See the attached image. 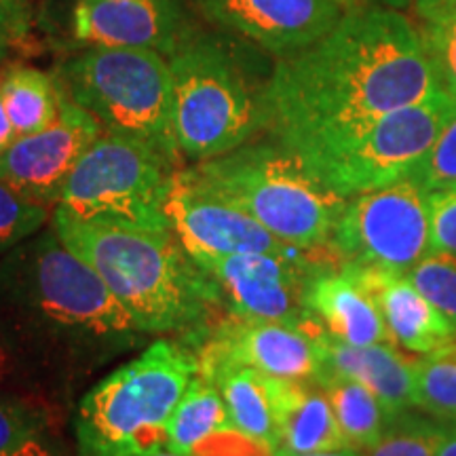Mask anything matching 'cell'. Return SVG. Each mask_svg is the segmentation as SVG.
Segmentation results:
<instances>
[{
  "label": "cell",
  "mask_w": 456,
  "mask_h": 456,
  "mask_svg": "<svg viewBox=\"0 0 456 456\" xmlns=\"http://www.w3.org/2000/svg\"><path fill=\"white\" fill-rule=\"evenodd\" d=\"M440 89L423 34L406 17L355 7L317 43L283 55L262 87V127L306 157Z\"/></svg>",
  "instance_id": "6da1fadb"
},
{
  "label": "cell",
  "mask_w": 456,
  "mask_h": 456,
  "mask_svg": "<svg viewBox=\"0 0 456 456\" xmlns=\"http://www.w3.org/2000/svg\"><path fill=\"white\" fill-rule=\"evenodd\" d=\"M146 336L51 226L0 260V342L45 391L70 395Z\"/></svg>",
  "instance_id": "7a4b0ae2"
},
{
  "label": "cell",
  "mask_w": 456,
  "mask_h": 456,
  "mask_svg": "<svg viewBox=\"0 0 456 456\" xmlns=\"http://www.w3.org/2000/svg\"><path fill=\"white\" fill-rule=\"evenodd\" d=\"M51 228L95 271L142 332L186 340L199 349L222 296L174 232L78 218L60 205Z\"/></svg>",
  "instance_id": "3957f363"
},
{
  "label": "cell",
  "mask_w": 456,
  "mask_h": 456,
  "mask_svg": "<svg viewBox=\"0 0 456 456\" xmlns=\"http://www.w3.org/2000/svg\"><path fill=\"white\" fill-rule=\"evenodd\" d=\"M199 374L191 342L159 338L85 393L77 410L78 456H118L167 446V423Z\"/></svg>",
  "instance_id": "277c9868"
},
{
  "label": "cell",
  "mask_w": 456,
  "mask_h": 456,
  "mask_svg": "<svg viewBox=\"0 0 456 456\" xmlns=\"http://www.w3.org/2000/svg\"><path fill=\"white\" fill-rule=\"evenodd\" d=\"M209 192L237 205L292 248L332 243L346 199L328 188L279 142L243 144L188 169Z\"/></svg>",
  "instance_id": "5b68a950"
},
{
  "label": "cell",
  "mask_w": 456,
  "mask_h": 456,
  "mask_svg": "<svg viewBox=\"0 0 456 456\" xmlns=\"http://www.w3.org/2000/svg\"><path fill=\"white\" fill-rule=\"evenodd\" d=\"M171 118L180 152L192 161L226 155L262 129V89L222 45L192 34L169 55Z\"/></svg>",
  "instance_id": "8992f818"
},
{
  "label": "cell",
  "mask_w": 456,
  "mask_h": 456,
  "mask_svg": "<svg viewBox=\"0 0 456 456\" xmlns=\"http://www.w3.org/2000/svg\"><path fill=\"white\" fill-rule=\"evenodd\" d=\"M61 89L106 131L157 148L175 165L169 61L151 49L94 47L61 70Z\"/></svg>",
  "instance_id": "52a82bcc"
},
{
  "label": "cell",
  "mask_w": 456,
  "mask_h": 456,
  "mask_svg": "<svg viewBox=\"0 0 456 456\" xmlns=\"http://www.w3.org/2000/svg\"><path fill=\"white\" fill-rule=\"evenodd\" d=\"M174 167L157 148L104 129L72 169L57 205L78 218L171 231Z\"/></svg>",
  "instance_id": "ba28073f"
},
{
  "label": "cell",
  "mask_w": 456,
  "mask_h": 456,
  "mask_svg": "<svg viewBox=\"0 0 456 456\" xmlns=\"http://www.w3.org/2000/svg\"><path fill=\"white\" fill-rule=\"evenodd\" d=\"M454 114L456 98L440 89L385 114L340 144L300 159L336 195L351 199L406 180Z\"/></svg>",
  "instance_id": "9c48e42d"
},
{
  "label": "cell",
  "mask_w": 456,
  "mask_h": 456,
  "mask_svg": "<svg viewBox=\"0 0 456 456\" xmlns=\"http://www.w3.org/2000/svg\"><path fill=\"white\" fill-rule=\"evenodd\" d=\"M332 245L351 265L406 277L431 249L429 192L406 178L346 199Z\"/></svg>",
  "instance_id": "30bf717a"
},
{
  "label": "cell",
  "mask_w": 456,
  "mask_h": 456,
  "mask_svg": "<svg viewBox=\"0 0 456 456\" xmlns=\"http://www.w3.org/2000/svg\"><path fill=\"white\" fill-rule=\"evenodd\" d=\"M197 265L218 285L222 305L232 315L305 326L306 285L317 269L305 249L292 254H235L197 258Z\"/></svg>",
  "instance_id": "8fae6325"
},
{
  "label": "cell",
  "mask_w": 456,
  "mask_h": 456,
  "mask_svg": "<svg viewBox=\"0 0 456 456\" xmlns=\"http://www.w3.org/2000/svg\"><path fill=\"white\" fill-rule=\"evenodd\" d=\"M315 330L313 317L305 326H294L231 313L199 345V372L245 366L275 379L317 380L323 372V355Z\"/></svg>",
  "instance_id": "7c38bea8"
},
{
  "label": "cell",
  "mask_w": 456,
  "mask_h": 456,
  "mask_svg": "<svg viewBox=\"0 0 456 456\" xmlns=\"http://www.w3.org/2000/svg\"><path fill=\"white\" fill-rule=\"evenodd\" d=\"M60 114L47 129L17 138L0 155V182L34 203H57L72 169L100 138L102 123L60 87Z\"/></svg>",
  "instance_id": "4fadbf2b"
},
{
  "label": "cell",
  "mask_w": 456,
  "mask_h": 456,
  "mask_svg": "<svg viewBox=\"0 0 456 456\" xmlns=\"http://www.w3.org/2000/svg\"><path fill=\"white\" fill-rule=\"evenodd\" d=\"M167 218L174 235L195 260L235 254H292L298 249L277 239L237 205L203 188L188 169H175Z\"/></svg>",
  "instance_id": "5bb4252c"
},
{
  "label": "cell",
  "mask_w": 456,
  "mask_h": 456,
  "mask_svg": "<svg viewBox=\"0 0 456 456\" xmlns=\"http://www.w3.org/2000/svg\"><path fill=\"white\" fill-rule=\"evenodd\" d=\"M209 21L273 53H294L323 38L345 15L340 0H195Z\"/></svg>",
  "instance_id": "9a60e30c"
},
{
  "label": "cell",
  "mask_w": 456,
  "mask_h": 456,
  "mask_svg": "<svg viewBox=\"0 0 456 456\" xmlns=\"http://www.w3.org/2000/svg\"><path fill=\"white\" fill-rule=\"evenodd\" d=\"M74 34L95 47L151 49L171 55L192 37L178 0H85Z\"/></svg>",
  "instance_id": "2e32d148"
},
{
  "label": "cell",
  "mask_w": 456,
  "mask_h": 456,
  "mask_svg": "<svg viewBox=\"0 0 456 456\" xmlns=\"http://www.w3.org/2000/svg\"><path fill=\"white\" fill-rule=\"evenodd\" d=\"M342 271L374 300L395 346L425 355L456 338L452 323L403 275L351 262H345Z\"/></svg>",
  "instance_id": "e0dca14e"
},
{
  "label": "cell",
  "mask_w": 456,
  "mask_h": 456,
  "mask_svg": "<svg viewBox=\"0 0 456 456\" xmlns=\"http://www.w3.org/2000/svg\"><path fill=\"white\" fill-rule=\"evenodd\" d=\"M306 311L332 338L368 346L391 342L383 315L366 289L345 271L317 269L306 285Z\"/></svg>",
  "instance_id": "ac0fdd59"
},
{
  "label": "cell",
  "mask_w": 456,
  "mask_h": 456,
  "mask_svg": "<svg viewBox=\"0 0 456 456\" xmlns=\"http://www.w3.org/2000/svg\"><path fill=\"white\" fill-rule=\"evenodd\" d=\"M315 332L322 346L323 372L349 376L366 385L383 403L389 420L414 406L412 362L399 355L395 345H346L323 332L319 323Z\"/></svg>",
  "instance_id": "d6986e66"
},
{
  "label": "cell",
  "mask_w": 456,
  "mask_h": 456,
  "mask_svg": "<svg viewBox=\"0 0 456 456\" xmlns=\"http://www.w3.org/2000/svg\"><path fill=\"white\" fill-rule=\"evenodd\" d=\"M277 450L285 456L349 448L317 380L275 379Z\"/></svg>",
  "instance_id": "ffe728a7"
},
{
  "label": "cell",
  "mask_w": 456,
  "mask_h": 456,
  "mask_svg": "<svg viewBox=\"0 0 456 456\" xmlns=\"http://www.w3.org/2000/svg\"><path fill=\"white\" fill-rule=\"evenodd\" d=\"M199 374L218 387L232 429L277 448L275 376L245 366H218Z\"/></svg>",
  "instance_id": "44dd1931"
},
{
  "label": "cell",
  "mask_w": 456,
  "mask_h": 456,
  "mask_svg": "<svg viewBox=\"0 0 456 456\" xmlns=\"http://www.w3.org/2000/svg\"><path fill=\"white\" fill-rule=\"evenodd\" d=\"M317 383L326 391L330 406L334 410V416L349 448L362 452L383 436L389 416H387L379 397L366 385L334 372H323L317 379Z\"/></svg>",
  "instance_id": "7402d4cb"
},
{
  "label": "cell",
  "mask_w": 456,
  "mask_h": 456,
  "mask_svg": "<svg viewBox=\"0 0 456 456\" xmlns=\"http://www.w3.org/2000/svg\"><path fill=\"white\" fill-rule=\"evenodd\" d=\"M231 429V419L218 387L197 374L167 423V448L192 456L214 433Z\"/></svg>",
  "instance_id": "603a6c76"
},
{
  "label": "cell",
  "mask_w": 456,
  "mask_h": 456,
  "mask_svg": "<svg viewBox=\"0 0 456 456\" xmlns=\"http://www.w3.org/2000/svg\"><path fill=\"white\" fill-rule=\"evenodd\" d=\"M0 95L17 138L47 129L60 114V85L34 68H9L0 78Z\"/></svg>",
  "instance_id": "cb8c5ba5"
},
{
  "label": "cell",
  "mask_w": 456,
  "mask_h": 456,
  "mask_svg": "<svg viewBox=\"0 0 456 456\" xmlns=\"http://www.w3.org/2000/svg\"><path fill=\"white\" fill-rule=\"evenodd\" d=\"M414 406L431 419L456 423V338L412 362Z\"/></svg>",
  "instance_id": "d4e9b609"
},
{
  "label": "cell",
  "mask_w": 456,
  "mask_h": 456,
  "mask_svg": "<svg viewBox=\"0 0 456 456\" xmlns=\"http://www.w3.org/2000/svg\"><path fill=\"white\" fill-rule=\"evenodd\" d=\"M0 456H57L41 414L9 395H0Z\"/></svg>",
  "instance_id": "484cf974"
},
{
  "label": "cell",
  "mask_w": 456,
  "mask_h": 456,
  "mask_svg": "<svg viewBox=\"0 0 456 456\" xmlns=\"http://www.w3.org/2000/svg\"><path fill=\"white\" fill-rule=\"evenodd\" d=\"M442 429L433 420L406 410L387 423L383 436L362 450V456H436Z\"/></svg>",
  "instance_id": "4316f807"
},
{
  "label": "cell",
  "mask_w": 456,
  "mask_h": 456,
  "mask_svg": "<svg viewBox=\"0 0 456 456\" xmlns=\"http://www.w3.org/2000/svg\"><path fill=\"white\" fill-rule=\"evenodd\" d=\"M406 279L456 330V256L429 249Z\"/></svg>",
  "instance_id": "83f0119b"
},
{
  "label": "cell",
  "mask_w": 456,
  "mask_h": 456,
  "mask_svg": "<svg viewBox=\"0 0 456 456\" xmlns=\"http://www.w3.org/2000/svg\"><path fill=\"white\" fill-rule=\"evenodd\" d=\"M47 208L17 195L0 182V260L47 224Z\"/></svg>",
  "instance_id": "f1b7e54d"
},
{
  "label": "cell",
  "mask_w": 456,
  "mask_h": 456,
  "mask_svg": "<svg viewBox=\"0 0 456 456\" xmlns=\"http://www.w3.org/2000/svg\"><path fill=\"white\" fill-rule=\"evenodd\" d=\"M408 180L431 192L454 191L456 188V114L446 123L437 140L410 171Z\"/></svg>",
  "instance_id": "f546056e"
},
{
  "label": "cell",
  "mask_w": 456,
  "mask_h": 456,
  "mask_svg": "<svg viewBox=\"0 0 456 456\" xmlns=\"http://www.w3.org/2000/svg\"><path fill=\"white\" fill-rule=\"evenodd\" d=\"M423 41L442 89L456 98V9L442 20L425 24Z\"/></svg>",
  "instance_id": "4dcf8cb0"
},
{
  "label": "cell",
  "mask_w": 456,
  "mask_h": 456,
  "mask_svg": "<svg viewBox=\"0 0 456 456\" xmlns=\"http://www.w3.org/2000/svg\"><path fill=\"white\" fill-rule=\"evenodd\" d=\"M192 456H285L269 444L252 440L237 429H224L208 437L201 446L195 448Z\"/></svg>",
  "instance_id": "1f68e13d"
},
{
  "label": "cell",
  "mask_w": 456,
  "mask_h": 456,
  "mask_svg": "<svg viewBox=\"0 0 456 456\" xmlns=\"http://www.w3.org/2000/svg\"><path fill=\"white\" fill-rule=\"evenodd\" d=\"M431 249L456 256V191L431 192Z\"/></svg>",
  "instance_id": "d6a6232c"
},
{
  "label": "cell",
  "mask_w": 456,
  "mask_h": 456,
  "mask_svg": "<svg viewBox=\"0 0 456 456\" xmlns=\"http://www.w3.org/2000/svg\"><path fill=\"white\" fill-rule=\"evenodd\" d=\"M414 9L420 15V20L429 24V21L442 20L450 11H454L456 0H414Z\"/></svg>",
  "instance_id": "836d02e7"
},
{
  "label": "cell",
  "mask_w": 456,
  "mask_h": 456,
  "mask_svg": "<svg viewBox=\"0 0 456 456\" xmlns=\"http://www.w3.org/2000/svg\"><path fill=\"white\" fill-rule=\"evenodd\" d=\"M15 140H17V135H15L13 123H11L7 108H4L3 95H0V155H3V152L7 151V148L13 144Z\"/></svg>",
  "instance_id": "e575fe53"
},
{
  "label": "cell",
  "mask_w": 456,
  "mask_h": 456,
  "mask_svg": "<svg viewBox=\"0 0 456 456\" xmlns=\"http://www.w3.org/2000/svg\"><path fill=\"white\" fill-rule=\"evenodd\" d=\"M436 456H456V423H450L442 429Z\"/></svg>",
  "instance_id": "d590c367"
},
{
  "label": "cell",
  "mask_w": 456,
  "mask_h": 456,
  "mask_svg": "<svg viewBox=\"0 0 456 456\" xmlns=\"http://www.w3.org/2000/svg\"><path fill=\"white\" fill-rule=\"evenodd\" d=\"M24 0H0V24H9Z\"/></svg>",
  "instance_id": "8d00e7d4"
},
{
  "label": "cell",
  "mask_w": 456,
  "mask_h": 456,
  "mask_svg": "<svg viewBox=\"0 0 456 456\" xmlns=\"http://www.w3.org/2000/svg\"><path fill=\"white\" fill-rule=\"evenodd\" d=\"M118 456H186L180 452H174L167 446L165 448H157V450H148V452H129V454H118Z\"/></svg>",
  "instance_id": "74e56055"
},
{
  "label": "cell",
  "mask_w": 456,
  "mask_h": 456,
  "mask_svg": "<svg viewBox=\"0 0 456 456\" xmlns=\"http://www.w3.org/2000/svg\"><path fill=\"white\" fill-rule=\"evenodd\" d=\"M298 456H362L359 450L342 448V450H330V452H315V454H298Z\"/></svg>",
  "instance_id": "f35d334b"
},
{
  "label": "cell",
  "mask_w": 456,
  "mask_h": 456,
  "mask_svg": "<svg viewBox=\"0 0 456 456\" xmlns=\"http://www.w3.org/2000/svg\"><path fill=\"white\" fill-rule=\"evenodd\" d=\"M372 3L379 4V7H385V9L402 11L403 7H408L410 0H372Z\"/></svg>",
  "instance_id": "ab89813d"
},
{
  "label": "cell",
  "mask_w": 456,
  "mask_h": 456,
  "mask_svg": "<svg viewBox=\"0 0 456 456\" xmlns=\"http://www.w3.org/2000/svg\"><path fill=\"white\" fill-rule=\"evenodd\" d=\"M11 366H13V363H11V359H9V355H7V351H4L3 342H0V379H3V376L9 372Z\"/></svg>",
  "instance_id": "60d3db41"
},
{
  "label": "cell",
  "mask_w": 456,
  "mask_h": 456,
  "mask_svg": "<svg viewBox=\"0 0 456 456\" xmlns=\"http://www.w3.org/2000/svg\"><path fill=\"white\" fill-rule=\"evenodd\" d=\"M340 3H345V4H346V3H351V0H340Z\"/></svg>",
  "instance_id": "b9f144b4"
},
{
  "label": "cell",
  "mask_w": 456,
  "mask_h": 456,
  "mask_svg": "<svg viewBox=\"0 0 456 456\" xmlns=\"http://www.w3.org/2000/svg\"><path fill=\"white\" fill-rule=\"evenodd\" d=\"M454 191H456V188H454Z\"/></svg>",
  "instance_id": "7bdbcfd3"
}]
</instances>
